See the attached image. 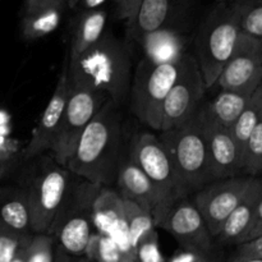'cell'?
<instances>
[{
    "label": "cell",
    "instance_id": "cell-11",
    "mask_svg": "<svg viewBox=\"0 0 262 262\" xmlns=\"http://www.w3.org/2000/svg\"><path fill=\"white\" fill-rule=\"evenodd\" d=\"M255 177L237 176L214 181L194 193L193 204L212 238H216L225 220L239 205L247 193Z\"/></svg>",
    "mask_w": 262,
    "mask_h": 262
},
{
    "label": "cell",
    "instance_id": "cell-8",
    "mask_svg": "<svg viewBox=\"0 0 262 262\" xmlns=\"http://www.w3.org/2000/svg\"><path fill=\"white\" fill-rule=\"evenodd\" d=\"M71 187V171L61 165H50L36 174L27 193L33 234H50Z\"/></svg>",
    "mask_w": 262,
    "mask_h": 262
},
{
    "label": "cell",
    "instance_id": "cell-32",
    "mask_svg": "<svg viewBox=\"0 0 262 262\" xmlns=\"http://www.w3.org/2000/svg\"><path fill=\"white\" fill-rule=\"evenodd\" d=\"M30 238L31 234H17L7 229L0 232V262H12L20 246Z\"/></svg>",
    "mask_w": 262,
    "mask_h": 262
},
{
    "label": "cell",
    "instance_id": "cell-26",
    "mask_svg": "<svg viewBox=\"0 0 262 262\" xmlns=\"http://www.w3.org/2000/svg\"><path fill=\"white\" fill-rule=\"evenodd\" d=\"M123 202H124L128 237H129L130 247L135 251L138 243L155 230L156 225L150 211H147L130 200L123 199Z\"/></svg>",
    "mask_w": 262,
    "mask_h": 262
},
{
    "label": "cell",
    "instance_id": "cell-14",
    "mask_svg": "<svg viewBox=\"0 0 262 262\" xmlns=\"http://www.w3.org/2000/svg\"><path fill=\"white\" fill-rule=\"evenodd\" d=\"M69 94H71V83H69L68 68L66 63L56 82L55 90L43 109L37 124L33 128L32 137L26 148V158H36L43 151L50 150L60 125Z\"/></svg>",
    "mask_w": 262,
    "mask_h": 262
},
{
    "label": "cell",
    "instance_id": "cell-10",
    "mask_svg": "<svg viewBox=\"0 0 262 262\" xmlns=\"http://www.w3.org/2000/svg\"><path fill=\"white\" fill-rule=\"evenodd\" d=\"M206 90L196 59L187 54L182 60L181 73L161 107L159 132L173 129L188 122L201 106Z\"/></svg>",
    "mask_w": 262,
    "mask_h": 262
},
{
    "label": "cell",
    "instance_id": "cell-34",
    "mask_svg": "<svg viewBox=\"0 0 262 262\" xmlns=\"http://www.w3.org/2000/svg\"><path fill=\"white\" fill-rule=\"evenodd\" d=\"M220 261V260H219ZM166 262H217L214 258L209 257V256L204 255L201 252H197L193 250H187V248L179 247L178 250L174 252Z\"/></svg>",
    "mask_w": 262,
    "mask_h": 262
},
{
    "label": "cell",
    "instance_id": "cell-1",
    "mask_svg": "<svg viewBox=\"0 0 262 262\" xmlns=\"http://www.w3.org/2000/svg\"><path fill=\"white\" fill-rule=\"evenodd\" d=\"M120 137L119 106L107 101L81 135L67 169L92 184L109 186L119 165Z\"/></svg>",
    "mask_w": 262,
    "mask_h": 262
},
{
    "label": "cell",
    "instance_id": "cell-27",
    "mask_svg": "<svg viewBox=\"0 0 262 262\" xmlns=\"http://www.w3.org/2000/svg\"><path fill=\"white\" fill-rule=\"evenodd\" d=\"M87 262H132L135 255L123 251L113 238L95 232L86 251Z\"/></svg>",
    "mask_w": 262,
    "mask_h": 262
},
{
    "label": "cell",
    "instance_id": "cell-43",
    "mask_svg": "<svg viewBox=\"0 0 262 262\" xmlns=\"http://www.w3.org/2000/svg\"><path fill=\"white\" fill-rule=\"evenodd\" d=\"M114 2H115V4H117L118 7H119V5H120V2H122V0H114Z\"/></svg>",
    "mask_w": 262,
    "mask_h": 262
},
{
    "label": "cell",
    "instance_id": "cell-33",
    "mask_svg": "<svg viewBox=\"0 0 262 262\" xmlns=\"http://www.w3.org/2000/svg\"><path fill=\"white\" fill-rule=\"evenodd\" d=\"M262 258V235L250 242L242 243V245L235 246L234 250L229 255V257L225 261L238 262L246 260H256Z\"/></svg>",
    "mask_w": 262,
    "mask_h": 262
},
{
    "label": "cell",
    "instance_id": "cell-37",
    "mask_svg": "<svg viewBox=\"0 0 262 262\" xmlns=\"http://www.w3.org/2000/svg\"><path fill=\"white\" fill-rule=\"evenodd\" d=\"M54 262H87V260L82 261L81 258H78V257H72V256L67 255L66 252H63L60 248L56 247L55 248V257H54Z\"/></svg>",
    "mask_w": 262,
    "mask_h": 262
},
{
    "label": "cell",
    "instance_id": "cell-13",
    "mask_svg": "<svg viewBox=\"0 0 262 262\" xmlns=\"http://www.w3.org/2000/svg\"><path fill=\"white\" fill-rule=\"evenodd\" d=\"M196 117L206 140L210 166L215 181L241 176L242 164L239 151L229 128L210 119L200 107Z\"/></svg>",
    "mask_w": 262,
    "mask_h": 262
},
{
    "label": "cell",
    "instance_id": "cell-30",
    "mask_svg": "<svg viewBox=\"0 0 262 262\" xmlns=\"http://www.w3.org/2000/svg\"><path fill=\"white\" fill-rule=\"evenodd\" d=\"M55 238L46 233L33 234L27 245V262H54Z\"/></svg>",
    "mask_w": 262,
    "mask_h": 262
},
{
    "label": "cell",
    "instance_id": "cell-5",
    "mask_svg": "<svg viewBox=\"0 0 262 262\" xmlns=\"http://www.w3.org/2000/svg\"><path fill=\"white\" fill-rule=\"evenodd\" d=\"M100 187L84 181L74 188L71 187L68 197L56 217L50 235L55 238L56 247L72 257H84L94 235L92 202Z\"/></svg>",
    "mask_w": 262,
    "mask_h": 262
},
{
    "label": "cell",
    "instance_id": "cell-17",
    "mask_svg": "<svg viewBox=\"0 0 262 262\" xmlns=\"http://www.w3.org/2000/svg\"><path fill=\"white\" fill-rule=\"evenodd\" d=\"M192 0H142L128 33L136 41L146 33L160 28H179L178 23L187 15Z\"/></svg>",
    "mask_w": 262,
    "mask_h": 262
},
{
    "label": "cell",
    "instance_id": "cell-19",
    "mask_svg": "<svg viewBox=\"0 0 262 262\" xmlns=\"http://www.w3.org/2000/svg\"><path fill=\"white\" fill-rule=\"evenodd\" d=\"M261 83L262 68L247 83L239 87H234V89L220 90V92L214 99L201 104L200 109L214 122L230 128L246 109Z\"/></svg>",
    "mask_w": 262,
    "mask_h": 262
},
{
    "label": "cell",
    "instance_id": "cell-9",
    "mask_svg": "<svg viewBox=\"0 0 262 262\" xmlns=\"http://www.w3.org/2000/svg\"><path fill=\"white\" fill-rule=\"evenodd\" d=\"M107 101L104 95L94 90L71 84L68 102L50 148L58 165H67L83 130Z\"/></svg>",
    "mask_w": 262,
    "mask_h": 262
},
{
    "label": "cell",
    "instance_id": "cell-45",
    "mask_svg": "<svg viewBox=\"0 0 262 262\" xmlns=\"http://www.w3.org/2000/svg\"><path fill=\"white\" fill-rule=\"evenodd\" d=\"M132 262H137V261H136V260H135V261H132Z\"/></svg>",
    "mask_w": 262,
    "mask_h": 262
},
{
    "label": "cell",
    "instance_id": "cell-39",
    "mask_svg": "<svg viewBox=\"0 0 262 262\" xmlns=\"http://www.w3.org/2000/svg\"><path fill=\"white\" fill-rule=\"evenodd\" d=\"M31 237H32V235H31ZM30 239L20 246L19 250L17 251V253H15L14 257H13L12 262H27V258H26V252H27V245H28V242H30Z\"/></svg>",
    "mask_w": 262,
    "mask_h": 262
},
{
    "label": "cell",
    "instance_id": "cell-38",
    "mask_svg": "<svg viewBox=\"0 0 262 262\" xmlns=\"http://www.w3.org/2000/svg\"><path fill=\"white\" fill-rule=\"evenodd\" d=\"M106 0H79L78 4L83 7L84 10H92V9H99Z\"/></svg>",
    "mask_w": 262,
    "mask_h": 262
},
{
    "label": "cell",
    "instance_id": "cell-25",
    "mask_svg": "<svg viewBox=\"0 0 262 262\" xmlns=\"http://www.w3.org/2000/svg\"><path fill=\"white\" fill-rule=\"evenodd\" d=\"M0 219L7 230L17 234H30L31 212L27 193H18L0 207Z\"/></svg>",
    "mask_w": 262,
    "mask_h": 262
},
{
    "label": "cell",
    "instance_id": "cell-18",
    "mask_svg": "<svg viewBox=\"0 0 262 262\" xmlns=\"http://www.w3.org/2000/svg\"><path fill=\"white\" fill-rule=\"evenodd\" d=\"M262 68V40L241 32L232 56L223 68L214 87L234 89L247 83Z\"/></svg>",
    "mask_w": 262,
    "mask_h": 262
},
{
    "label": "cell",
    "instance_id": "cell-15",
    "mask_svg": "<svg viewBox=\"0 0 262 262\" xmlns=\"http://www.w3.org/2000/svg\"><path fill=\"white\" fill-rule=\"evenodd\" d=\"M119 193L123 199L130 200L141 207L151 212L156 228L166 214L158 189L145 173L138 168L137 164L128 156V159L119 163L115 176Z\"/></svg>",
    "mask_w": 262,
    "mask_h": 262
},
{
    "label": "cell",
    "instance_id": "cell-7",
    "mask_svg": "<svg viewBox=\"0 0 262 262\" xmlns=\"http://www.w3.org/2000/svg\"><path fill=\"white\" fill-rule=\"evenodd\" d=\"M129 158L152 182L166 211L177 201L188 197L159 136L150 132L137 133L130 145Z\"/></svg>",
    "mask_w": 262,
    "mask_h": 262
},
{
    "label": "cell",
    "instance_id": "cell-20",
    "mask_svg": "<svg viewBox=\"0 0 262 262\" xmlns=\"http://www.w3.org/2000/svg\"><path fill=\"white\" fill-rule=\"evenodd\" d=\"M137 41L143 50V58L156 66L181 63L188 54V38L182 32L181 28H160L154 32L146 33Z\"/></svg>",
    "mask_w": 262,
    "mask_h": 262
},
{
    "label": "cell",
    "instance_id": "cell-40",
    "mask_svg": "<svg viewBox=\"0 0 262 262\" xmlns=\"http://www.w3.org/2000/svg\"><path fill=\"white\" fill-rule=\"evenodd\" d=\"M79 0H67V4H68L69 8H76L78 5Z\"/></svg>",
    "mask_w": 262,
    "mask_h": 262
},
{
    "label": "cell",
    "instance_id": "cell-23",
    "mask_svg": "<svg viewBox=\"0 0 262 262\" xmlns=\"http://www.w3.org/2000/svg\"><path fill=\"white\" fill-rule=\"evenodd\" d=\"M106 18V12L102 9L83 10L81 13L74 27L69 58L78 56L102 37Z\"/></svg>",
    "mask_w": 262,
    "mask_h": 262
},
{
    "label": "cell",
    "instance_id": "cell-31",
    "mask_svg": "<svg viewBox=\"0 0 262 262\" xmlns=\"http://www.w3.org/2000/svg\"><path fill=\"white\" fill-rule=\"evenodd\" d=\"M137 262H166L159 247V235L156 230L143 238L135 250Z\"/></svg>",
    "mask_w": 262,
    "mask_h": 262
},
{
    "label": "cell",
    "instance_id": "cell-21",
    "mask_svg": "<svg viewBox=\"0 0 262 262\" xmlns=\"http://www.w3.org/2000/svg\"><path fill=\"white\" fill-rule=\"evenodd\" d=\"M262 199V178L255 177L247 193L232 214L228 216L215 239L220 245H239L255 217L256 210Z\"/></svg>",
    "mask_w": 262,
    "mask_h": 262
},
{
    "label": "cell",
    "instance_id": "cell-3",
    "mask_svg": "<svg viewBox=\"0 0 262 262\" xmlns=\"http://www.w3.org/2000/svg\"><path fill=\"white\" fill-rule=\"evenodd\" d=\"M241 35L238 14L232 3H217L196 36V59L206 89H212L232 56Z\"/></svg>",
    "mask_w": 262,
    "mask_h": 262
},
{
    "label": "cell",
    "instance_id": "cell-29",
    "mask_svg": "<svg viewBox=\"0 0 262 262\" xmlns=\"http://www.w3.org/2000/svg\"><path fill=\"white\" fill-rule=\"evenodd\" d=\"M262 174V120L253 129L246 143L242 158V176L258 177Z\"/></svg>",
    "mask_w": 262,
    "mask_h": 262
},
{
    "label": "cell",
    "instance_id": "cell-6",
    "mask_svg": "<svg viewBox=\"0 0 262 262\" xmlns=\"http://www.w3.org/2000/svg\"><path fill=\"white\" fill-rule=\"evenodd\" d=\"M181 68L182 61L156 66L143 58L138 63L130 84V109L143 124L160 130L161 107Z\"/></svg>",
    "mask_w": 262,
    "mask_h": 262
},
{
    "label": "cell",
    "instance_id": "cell-24",
    "mask_svg": "<svg viewBox=\"0 0 262 262\" xmlns=\"http://www.w3.org/2000/svg\"><path fill=\"white\" fill-rule=\"evenodd\" d=\"M262 120V83L256 90L255 95L250 100L246 109L243 110L242 114L238 117L234 124L229 128L232 132L233 138L237 143L238 151L241 156V164H242L243 151H245L246 143L250 138L251 133L253 132L257 124Z\"/></svg>",
    "mask_w": 262,
    "mask_h": 262
},
{
    "label": "cell",
    "instance_id": "cell-42",
    "mask_svg": "<svg viewBox=\"0 0 262 262\" xmlns=\"http://www.w3.org/2000/svg\"><path fill=\"white\" fill-rule=\"evenodd\" d=\"M234 0H217V3H232Z\"/></svg>",
    "mask_w": 262,
    "mask_h": 262
},
{
    "label": "cell",
    "instance_id": "cell-41",
    "mask_svg": "<svg viewBox=\"0 0 262 262\" xmlns=\"http://www.w3.org/2000/svg\"><path fill=\"white\" fill-rule=\"evenodd\" d=\"M217 262H229V261H223V260H220V261H217ZM238 262H262V258H256V260H246V261H238Z\"/></svg>",
    "mask_w": 262,
    "mask_h": 262
},
{
    "label": "cell",
    "instance_id": "cell-22",
    "mask_svg": "<svg viewBox=\"0 0 262 262\" xmlns=\"http://www.w3.org/2000/svg\"><path fill=\"white\" fill-rule=\"evenodd\" d=\"M66 7L67 0H26L23 36L27 40H37L54 32L60 25Z\"/></svg>",
    "mask_w": 262,
    "mask_h": 262
},
{
    "label": "cell",
    "instance_id": "cell-36",
    "mask_svg": "<svg viewBox=\"0 0 262 262\" xmlns=\"http://www.w3.org/2000/svg\"><path fill=\"white\" fill-rule=\"evenodd\" d=\"M141 3H142V0H122L120 2L118 9H119L120 17L127 20V25L132 22L138 8H140Z\"/></svg>",
    "mask_w": 262,
    "mask_h": 262
},
{
    "label": "cell",
    "instance_id": "cell-44",
    "mask_svg": "<svg viewBox=\"0 0 262 262\" xmlns=\"http://www.w3.org/2000/svg\"><path fill=\"white\" fill-rule=\"evenodd\" d=\"M0 173H2V168H0Z\"/></svg>",
    "mask_w": 262,
    "mask_h": 262
},
{
    "label": "cell",
    "instance_id": "cell-28",
    "mask_svg": "<svg viewBox=\"0 0 262 262\" xmlns=\"http://www.w3.org/2000/svg\"><path fill=\"white\" fill-rule=\"evenodd\" d=\"M241 32L262 40V0H234Z\"/></svg>",
    "mask_w": 262,
    "mask_h": 262
},
{
    "label": "cell",
    "instance_id": "cell-2",
    "mask_svg": "<svg viewBox=\"0 0 262 262\" xmlns=\"http://www.w3.org/2000/svg\"><path fill=\"white\" fill-rule=\"evenodd\" d=\"M71 84L102 94L119 106L130 89V58L127 48L105 31L95 45L67 61Z\"/></svg>",
    "mask_w": 262,
    "mask_h": 262
},
{
    "label": "cell",
    "instance_id": "cell-4",
    "mask_svg": "<svg viewBox=\"0 0 262 262\" xmlns=\"http://www.w3.org/2000/svg\"><path fill=\"white\" fill-rule=\"evenodd\" d=\"M171 159L187 194L196 193L214 182L206 140L196 114L187 123L159 136Z\"/></svg>",
    "mask_w": 262,
    "mask_h": 262
},
{
    "label": "cell",
    "instance_id": "cell-16",
    "mask_svg": "<svg viewBox=\"0 0 262 262\" xmlns=\"http://www.w3.org/2000/svg\"><path fill=\"white\" fill-rule=\"evenodd\" d=\"M92 223L95 232L113 238L123 251L135 255L128 237L124 202L119 192L100 187L92 202Z\"/></svg>",
    "mask_w": 262,
    "mask_h": 262
},
{
    "label": "cell",
    "instance_id": "cell-12",
    "mask_svg": "<svg viewBox=\"0 0 262 262\" xmlns=\"http://www.w3.org/2000/svg\"><path fill=\"white\" fill-rule=\"evenodd\" d=\"M158 228L166 230L179 243V247L197 251L219 261L215 253L214 238L204 217L193 201L187 197L171 205Z\"/></svg>",
    "mask_w": 262,
    "mask_h": 262
},
{
    "label": "cell",
    "instance_id": "cell-35",
    "mask_svg": "<svg viewBox=\"0 0 262 262\" xmlns=\"http://www.w3.org/2000/svg\"><path fill=\"white\" fill-rule=\"evenodd\" d=\"M261 235H262V199L260 204H258L257 210H256V214H255V217H253L252 224H251V227L248 228L247 233L245 234V237H243L242 242H241L239 245H242V243H246V242H250V241L252 239H256V238L261 237Z\"/></svg>",
    "mask_w": 262,
    "mask_h": 262
}]
</instances>
